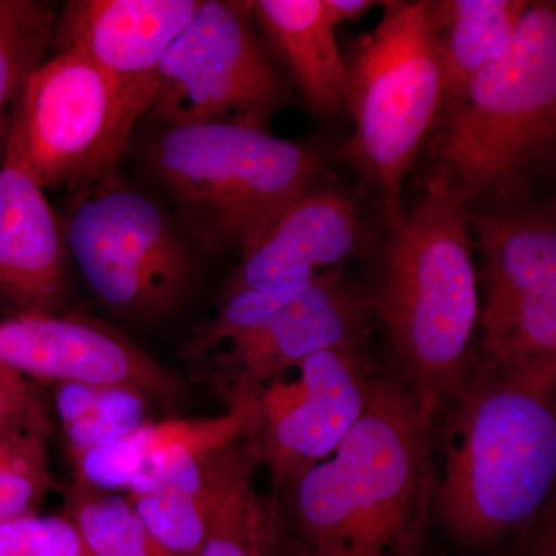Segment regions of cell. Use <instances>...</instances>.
I'll return each mask as SVG.
<instances>
[{
  "label": "cell",
  "instance_id": "1",
  "mask_svg": "<svg viewBox=\"0 0 556 556\" xmlns=\"http://www.w3.org/2000/svg\"><path fill=\"white\" fill-rule=\"evenodd\" d=\"M438 408L394 375H376L342 444L277 486L291 556H428Z\"/></svg>",
  "mask_w": 556,
  "mask_h": 556
},
{
  "label": "cell",
  "instance_id": "2",
  "mask_svg": "<svg viewBox=\"0 0 556 556\" xmlns=\"http://www.w3.org/2000/svg\"><path fill=\"white\" fill-rule=\"evenodd\" d=\"M556 365L475 358L437 433L433 515L459 543L514 535L551 503L556 479ZM439 426V424H438Z\"/></svg>",
  "mask_w": 556,
  "mask_h": 556
},
{
  "label": "cell",
  "instance_id": "3",
  "mask_svg": "<svg viewBox=\"0 0 556 556\" xmlns=\"http://www.w3.org/2000/svg\"><path fill=\"white\" fill-rule=\"evenodd\" d=\"M391 232L378 278L367 287L372 317L387 329L391 375L441 413L477 358L481 305L468 206L430 177Z\"/></svg>",
  "mask_w": 556,
  "mask_h": 556
},
{
  "label": "cell",
  "instance_id": "4",
  "mask_svg": "<svg viewBox=\"0 0 556 556\" xmlns=\"http://www.w3.org/2000/svg\"><path fill=\"white\" fill-rule=\"evenodd\" d=\"M431 177L464 203L510 199L547 163L556 137L555 2H529L508 49L434 126Z\"/></svg>",
  "mask_w": 556,
  "mask_h": 556
},
{
  "label": "cell",
  "instance_id": "5",
  "mask_svg": "<svg viewBox=\"0 0 556 556\" xmlns=\"http://www.w3.org/2000/svg\"><path fill=\"white\" fill-rule=\"evenodd\" d=\"M434 2H383L382 20L345 61L353 137L345 156L391 230L404 218L402 186L444 104Z\"/></svg>",
  "mask_w": 556,
  "mask_h": 556
},
{
  "label": "cell",
  "instance_id": "6",
  "mask_svg": "<svg viewBox=\"0 0 556 556\" xmlns=\"http://www.w3.org/2000/svg\"><path fill=\"white\" fill-rule=\"evenodd\" d=\"M148 160L190 232L212 249L243 248L325 170L308 146L232 123L163 129Z\"/></svg>",
  "mask_w": 556,
  "mask_h": 556
},
{
  "label": "cell",
  "instance_id": "7",
  "mask_svg": "<svg viewBox=\"0 0 556 556\" xmlns=\"http://www.w3.org/2000/svg\"><path fill=\"white\" fill-rule=\"evenodd\" d=\"M70 197L62 232L94 298L137 324L177 311L195 280V260L159 203L118 170Z\"/></svg>",
  "mask_w": 556,
  "mask_h": 556
},
{
  "label": "cell",
  "instance_id": "8",
  "mask_svg": "<svg viewBox=\"0 0 556 556\" xmlns=\"http://www.w3.org/2000/svg\"><path fill=\"white\" fill-rule=\"evenodd\" d=\"M148 101L73 51L42 61L22 89L7 135L43 189L70 193L118 170Z\"/></svg>",
  "mask_w": 556,
  "mask_h": 556
},
{
  "label": "cell",
  "instance_id": "9",
  "mask_svg": "<svg viewBox=\"0 0 556 556\" xmlns=\"http://www.w3.org/2000/svg\"><path fill=\"white\" fill-rule=\"evenodd\" d=\"M249 16V2L200 0L161 60L144 115L163 129L214 123L265 129L285 91Z\"/></svg>",
  "mask_w": 556,
  "mask_h": 556
},
{
  "label": "cell",
  "instance_id": "10",
  "mask_svg": "<svg viewBox=\"0 0 556 556\" xmlns=\"http://www.w3.org/2000/svg\"><path fill=\"white\" fill-rule=\"evenodd\" d=\"M485 263L482 353L503 367L556 365V226L548 207H468Z\"/></svg>",
  "mask_w": 556,
  "mask_h": 556
},
{
  "label": "cell",
  "instance_id": "11",
  "mask_svg": "<svg viewBox=\"0 0 556 556\" xmlns=\"http://www.w3.org/2000/svg\"><path fill=\"white\" fill-rule=\"evenodd\" d=\"M372 317L367 287L351 283L342 268L318 274L309 287L257 324L208 345L190 348L229 405L260 394L318 351L358 345Z\"/></svg>",
  "mask_w": 556,
  "mask_h": 556
},
{
  "label": "cell",
  "instance_id": "12",
  "mask_svg": "<svg viewBox=\"0 0 556 556\" xmlns=\"http://www.w3.org/2000/svg\"><path fill=\"white\" fill-rule=\"evenodd\" d=\"M295 369L298 378L260 394L249 438L274 489L336 452L364 416L376 378L365 343L318 351Z\"/></svg>",
  "mask_w": 556,
  "mask_h": 556
},
{
  "label": "cell",
  "instance_id": "13",
  "mask_svg": "<svg viewBox=\"0 0 556 556\" xmlns=\"http://www.w3.org/2000/svg\"><path fill=\"white\" fill-rule=\"evenodd\" d=\"M0 367L31 382L135 388L175 407L181 380L98 318L78 313L22 314L0 320Z\"/></svg>",
  "mask_w": 556,
  "mask_h": 556
},
{
  "label": "cell",
  "instance_id": "14",
  "mask_svg": "<svg viewBox=\"0 0 556 556\" xmlns=\"http://www.w3.org/2000/svg\"><path fill=\"white\" fill-rule=\"evenodd\" d=\"M371 223L345 189L311 186L240 249L226 292L308 283L371 244Z\"/></svg>",
  "mask_w": 556,
  "mask_h": 556
},
{
  "label": "cell",
  "instance_id": "15",
  "mask_svg": "<svg viewBox=\"0 0 556 556\" xmlns=\"http://www.w3.org/2000/svg\"><path fill=\"white\" fill-rule=\"evenodd\" d=\"M70 255L46 189L10 148L0 161V309L65 313Z\"/></svg>",
  "mask_w": 556,
  "mask_h": 556
},
{
  "label": "cell",
  "instance_id": "16",
  "mask_svg": "<svg viewBox=\"0 0 556 556\" xmlns=\"http://www.w3.org/2000/svg\"><path fill=\"white\" fill-rule=\"evenodd\" d=\"M200 0H70L58 14V42L124 89L150 101L164 53Z\"/></svg>",
  "mask_w": 556,
  "mask_h": 556
},
{
  "label": "cell",
  "instance_id": "17",
  "mask_svg": "<svg viewBox=\"0 0 556 556\" xmlns=\"http://www.w3.org/2000/svg\"><path fill=\"white\" fill-rule=\"evenodd\" d=\"M257 426V401L230 405L217 417L149 420L127 437L75 457L76 484L97 492H127L130 482L175 450L200 445L223 448L251 437Z\"/></svg>",
  "mask_w": 556,
  "mask_h": 556
},
{
  "label": "cell",
  "instance_id": "18",
  "mask_svg": "<svg viewBox=\"0 0 556 556\" xmlns=\"http://www.w3.org/2000/svg\"><path fill=\"white\" fill-rule=\"evenodd\" d=\"M252 16L274 43L314 112L346 105V67L324 0H257Z\"/></svg>",
  "mask_w": 556,
  "mask_h": 556
},
{
  "label": "cell",
  "instance_id": "19",
  "mask_svg": "<svg viewBox=\"0 0 556 556\" xmlns=\"http://www.w3.org/2000/svg\"><path fill=\"white\" fill-rule=\"evenodd\" d=\"M260 466L249 438L223 450L200 556H291L276 500H266L255 485Z\"/></svg>",
  "mask_w": 556,
  "mask_h": 556
},
{
  "label": "cell",
  "instance_id": "20",
  "mask_svg": "<svg viewBox=\"0 0 556 556\" xmlns=\"http://www.w3.org/2000/svg\"><path fill=\"white\" fill-rule=\"evenodd\" d=\"M527 7L525 0L434 2L441 42L442 110L455 104L470 80L508 49Z\"/></svg>",
  "mask_w": 556,
  "mask_h": 556
},
{
  "label": "cell",
  "instance_id": "21",
  "mask_svg": "<svg viewBox=\"0 0 556 556\" xmlns=\"http://www.w3.org/2000/svg\"><path fill=\"white\" fill-rule=\"evenodd\" d=\"M155 404L135 388L65 382L54 386V407L72 459L127 437L149 422Z\"/></svg>",
  "mask_w": 556,
  "mask_h": 556
},
{
  "label": "cell",
  "instance_id": "22",
  "mask_svg": "<svg viewBox=\"0 0 556 556\" xmlns=\"http://www.w3.org/2000/svg\"><path fill=\"white\" fill-rule=\"evenodd\" d=\"M58 9L43 0H0V161L14 104L56 30Z\"/></svg>",
  "mask_w": 556,
  "mask_h": 556
},
{
  "label": "cell",
  "instance_id": "23",
  "mask_svg": "<svg viewBox=\"0 0 556 556\" xmlns=\"http://www.w3.org/2000/svg\"><path fill=\"white\" fill-rule=\"evenodd\" d=\"M67 510L90 556H175L150 535L129 496L75 484Z\"/></svg>",
  "mask_w": 556,
  "mask_h": 556
},
{
  "label": "cell",
  "instance_id": "24",
  "mask_svg": "<svg viewBox=\"0 0 556 556\" xmlns=\"http://www.w3.org/2000/svg\"><path fill=\"white\" fill-rule=\"evenodd\" d=\"M225 450V448H223ZM219 450L203 492H153L129 496L142 525L175 556H200L214 508Z\"/></svg>",
  "mask_w": 556,
  "mask_h": 556
},
{
  "label": "cell",
  "instance_id": "25",
  "mask_svg": "<svg viewBox=\"0 0 556 556\" xmlns=\"http://www.w3.org/2000/svg\"><path fill=\"white\" fill-rule=\"evenodd\" d=\"M49 439L36 433L0 434V521L38 514L53 484Z\"/></svg>",
  "mask_w": 556,
  "mask_h": 556
},
{
  "label": "cell",
  "instance_id": "26",
  "mask_svg": "<svg viewBox=\"0 0 556 556\" xmlns=\"http://www.w3.org/2000/svg\"><path fill=\"white\" fill-rule=\"evenodd\" d=\"M0 556H90L67 517L31 514L0 521Z\"/></svg>",
  "mask_w": 556,
  "mask_h": 556
},
{
  "label": "cell",
  "instance_id": "27",
  "mask_svg": "<svg viewBox=\"0 0 556 556\" xmlns=\"http://www.w3.org/2000/svg\"><path fill=\"white\" fill-rule=\"evenodd\" d=\"M51 428L49 412L35 382L0 367V434L36 433L50 438Z\"/></svg>",
  "mask_w": 556,
  "mask_h": 556
},
{
  "label": "cell",
  "instance_id": "28",
  "mask_svg": "<svg viewBox=\"0 0 556 556\" xmlns=\"http://www.w3.org/2000/svg\"><path fill=\"white\" fill-rule=\"evenodd\" d=\"M507 548L497 556H556L555 504L548 503L529 525L506 538Z\"/></svg>",
  "mask_w": 556,
  "mask_h": 556
},
{
  "label": "cell",
  "instance_id": "29",
  "mask_svg": "<svg viewBox=\"0 0 556 556\" xmlns=\"http://www.w3.org/2000/svg\"><path fill=\"white\" fill-rule=\"evenodd\" d=\"M325 10L329 21L334 27L343 22H353L361 20L367 11L378 5L372 0H324Z\"/></svg>",
  "mask_w": 556,
  "mask_h": 556
}]
</instances>
